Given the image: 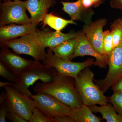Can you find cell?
I'll list each match as a JSON object with an SVG mask.
<instances>
[{
    "label": "cell",
    "mask_w": 122,
    "mask_h": 122,
    "mask_svg": "<svg viewBox=\"0 0 122 122\" xmlns=\"http://www.w3.org/2000/svg\"><path fill=\"white\" fill-rule=\"evenodd\" d=\"M93 2V6L94 8L98 7L103 2V0H92Z\"/></svg>",
    "instance_id": "obj_33"
},
{
    "label": "cell",
    "mask_w": 122,
    "mask_h": 122,
    "mask_svg": "<svg viewBox=\"0 0 122 122\" xmlns=\"http://www.w3.org/2000/svg\"><path fill=\"white\" fill-rule=\"evenodd\" d=\"M42 22L43 27L48 25L56 31H61L69 24L77 25L73 20H65L55 15L53 13L46 14Z\"/></svg>",
    "instance_id": "obj_20"
},
{
    "label": "cell",
    "mask_w": 122,
    "mask_h": 122,
    "mask_svg": "<svg viewBox=\"0 0 122 122\" xmlns=\"http://www.w3.org/2000/svg\"><path fill=\"white\" fill-rule=\"evenodd\" d=\"M110 4L113 8L122 10V0H111Z\"/></svg>",
    "instance_id": "obj_28"
},
{
    "label": "cell",
    "mask_w": 122,
    "mask_h": 122,
    "mask_svg": "<svg viewBox=\"0 0 122 122\" xmlns=\"http://www.w3.org/2000/svg\"><path fill=\"white\" fill-rule=\"evenodd\" d=\"M30 122H54L52 119L48 117L37 107H35L33 110Z\"/></svg>",
    "instance_id": "obj_24"
},
{
    "label": "cell",
    "mask_w": 122,
    "mask_h": 122,
    "mask_svg": "<svg viewBox=\"0 0 122 122\" xmlns=\"http://www.w3.org/2000/svg\"><path fill=\"white\" fill-rule=\"evenodd\" d=\"M82 6L85 9H89L93 6V2L92 0H82Z\"/></svg>",
    "instance_id": "obj_31"
},
{
    "label": "cell",
    "mask_w": 122,
    "mask_h": 122,
    "mask_svg": "<svg viewBox=\"0 0 122 122\" xmlns=\"http://www.w3.org/2000/svg\"><path fill=\"white\" fill-rule=\"evenodd\" d=\"M31 97L36 102L39 110L51 119L69 114L70 107L52 95L38 92Z\"/></svg>",
    "instance_id": "obj_9"
},
{
    "label": "cell",
    "mask_w": 122,
    "mask_h": 122,
    "mask_svg": "<svg viewBox=\"0 0 122 122\" xmlns=\"http://www.w3.org/2000/svg\"><path fill=\"white\" fill-rule=\"evenodd\" d=\"M26 10L30 16L32 23L42 22L50 8L56 4V0H26Z\"/></svg>",
    "instance_id": "obj_14"
},
{
    "label": "cell",
    "mask_w": 122,
    "mask_h": 122,
    "mask_svg": "<svg viewBox=\"0 0 122 122\" xmlns=\"http://www.w3.org/2000/svg\"><path fill=\"white\" fill-rule=\"evenodd\" d=\"M5 91L1 93L0 95V105L5 102Z\"/></svg>",
    "instance_id": "obj_34"
},
{
    "label": "cell",
    "mask_w": 122,
    "mask_h": 122,
    "mask_svg": "<svg viewBox=\"0 0 122 122\" xmlns=\"http://www.w3.org/2000/svg\"></svg>",
    "instance_id": "obj_38"
},
{
    "label": "cell",
    "mask_w": 122,
    "mask_h": 122,
    "mask_svg": "<svg viewBox=\"0 0 122 122\" xmlns=\"http://www.w3.org/2000/svg\"><path fill=\"white\" fill-rule=\"evenodd\" d=\"M95 61L93 58H89L81 62L63 60L55 56L52 50L48 48L42 63L48 68H54L58 74L69 76L75 79L81 71L93 65Z\"/></svg>",
    "instance_id": "obj_6"
},
{
    "label": "cell",
    "mask_w": 122,
    "mask_h": 122,
    "mask_svg": "<svg viewBox=\"0 0 122 122\" xmlns=\"http://www.w3.org/2000/svg\"><path fill=\"white\" fill-rule=\"evenodd\" d=\"M107 22L105 18H101L94 21L91 20L85 23L82 28V31L92 47L102 55H105L103 49V28Z\"/></svg>",
    "instance_id": "obj_12"
},
{
    "label": "cell",
    "mask_w": 122,
    "mask_h": 122,
    "mask_svg": "<svg viewBox=\"0 0 122 122\" xmlns=\"http://www.w3.org/2000/svg\"><path fill=\"white\" fill-rule=\"evenodd\" d=\"M38 24L31 23L24 25L13 24L0 26V42L17 38L36 30Z\"/></svg>",
    "instance_id": "obj_15"
},
{
    "label": "cell",
    "mask_w": 122,
    "mask_h": 122,
    "mask_svg": "<svg viewBox=\"0 0 122 122\" xmlns=\"http://www.w3.org/2000/svg\"><path fill=\"white\" fill-rule=\"evenodd\" d=\"M82 0H77L75 2L62 1V9L68 14L73 20H81L84 23L91 20L94 12L91 9H85L82 6Z\"/></svg>",
    "instance_id": "obj_16"
},
{
    "label": "cell",
    "mask_w": 122,
    "mask_h": 122,
    "mask_svg": "<svg viewBox=\"0 0 122 122\" xmlns=\"http://www.w3.org/2000/svg\"><path fill=\"white\" fill-rule=\"evenodd\" d=\"M76 33L74 52L71 58V61L77 57L91 56L95 59L93 63L94 66L106 69L108 65V55L101 54L98 53L90 44L82 30L78 31Z\"/></svg>",
    "instance_id": "obj_10"
},
{
    "label": "cell",
    "mask_w": 122,
    "mask_h": 122,
    "mask_svg": "<svg viewBox=\"0 0 122 122\" xmlns=\"http://www.w3.org/2000/svg\"><path fill=\"white\" fill-rule=\"evenodd\" d=\"M94 74L88 67L80 72L75 79V85L83 104L90 105L107 104V97L104 95L93 82Z\"/></svg>",
    "instance_id": "obj_2"
},
{
    "label": "cell",
    "mask_w": 122,
    "mask_h": 122,
    "mask_svg": "<svg viewBox=\"0 0 122 122\" xmlns=\"http://www.w3.org/2000/svg\"><path fill=\"white\" fill-rule=\"evenodd\" d=\"M58 73L54 68H48L37 61L34 65L27 68L18 77L17 81L12 86L21 93L31 97L32 94L29 87L38 81L45 83L52 81Z\"/></svg>",
    "instance_id": "obj_3"
},
{
    "label": "cell",
    "mask_w": 122,
    "mask_h": 122,
    "mask_svg": "<svg viewBox=\"0 0 122 122\" xmlns=\"http://www.w3.org/2000/svg\"><path fill=\"white\" fill-rule=\"evenodd\" d=\"M0 61L6 66L16 76L18 77L25 70L35 64L37 61L25 59L12 52L9 48L1 46Z\"/></svg>",
    "instance_id": "obj_11"
},
{
    "label": "cell",
    "mask_w": 122,
    "mask_h": 122,
    "mask_svg": "<svg viewBox=\"0 0 122 122\" xmlns=\"http://www.w3.org/2000/svg\"><path fill=\"white\" fill-rule=\"evenodd\" d=\"M113 49L112 35L110 30H107L103 32V53L108 55Z\"/></svg>",
    "instance_id": "obj_23"
},
{
    "label": "cell",
    "mask_w": 122,
    "mask_h": 122,
    "mask_svg": "<svg viewBox=\"0 0 122 122\" xmlns=\"http://www.w3.org/2000/svg\"><path fill=\"white\" fill-rule=\"evenodd\" d=\"M62 0V1H63L66 0Z\"/></svg>",
    "instance_id": "obj_36"
},
{
    "label": "cell",
    "mask_w": 122,
    "mask_h": 122,
    "mask_svg": "<svg viewBox=\"0 0 122 122\" xmlns=\"http://www.w3.org/2000/svg\"><path fill=\"white\" fill-rule=\"evenodd\" d=\"M13 82H0V88H4L7 86H12Z\"/></svg>",
    "instance_id": "obj_32"
},
{
    "label": "cell",
    "mask_w": 122,
    "mask_h": 122,
    "mask_svg": "<svg viewBox=\"0 0 122 122\" xmlns=\"http://www.w3.org/2000/svg\"><path fill=\"white\" fill-rule=\"evenodd\" d=\"M114 92L122 91V77L111 87Z\"/></svg>",
    "instance_id": "obj_29"
},
{
    "label": "cell",
    "mask_w": 122,
    "mask_h": 122,
    "mask_svg": "<svg viewBox=\"0 0 122 122\" xmlns=\"http://www.w3.org/2000/svg\"><path fill=\"white\" fill-rule=\"evenodd\" d=\"M54 122H73L71 118L69 116L57 117L53 119Z\"/></svg>",
    "instance_id": "obj_30"
},
{
    "label": "cell",
    "mask_w": 122,
    "mask_h": 122,
    "mask_svg": "<svg viewBox=\"0 0 122 122\" xmlns=\"http://www.w3.org/2000/svg\"><path fill=\"white\" fill-rule=\"evenodd\" d=\"M39 41L45 48L50 49L56 47L63 42L76 37V32H74L64 33L61 31H51L48 29L36 30Z\"/></svg>",
    "instance_id": "obj_13"
},
{
    "label": "cell",
    "mask_w": 122,
    "mask_h": 122,
    "mask_svg": "<svg viewBox=\"0 0 122 122\" xmlns=\"http://www.w3.org/2000/svg\"><path fill=\"white\" fill-rule=\"evenodd\" d=\"M76 42L75 38H72L51 49L57 57L66 61H71V58L74 53Z\"/></svg>",
    "instance_id": "obj_19"
},
{
    "label": "cell",
    "mask_w": 122,
    "mask_h": 122,
    "mask_svg": "<svg viewBox=\"0 0 122 122\" xmlns=\"http://www.w3.org/2000/svg\"><path fill=\"white\" fill-rule=\"evenodd\" d=\"M0 45L10 48L17 54L30 56L39 61H44L46 54V48L39 41L36 30L19 38L0 42Z\"/></svg>",
    "instance_id": "obj_4"
},
{
    "label": "cell",
    "mask_w": 122,
    "mask_h": 122,
    "mask_svg": "<svg viewBox=\"0 0 122 122\" xmlns=\"http://www.w3.org/2000/svg\"><path fill=\"white\" fill-rule=\"evenodd\" d=\"M36 93L41 92L52 95L70 107H79L83 104L75 85V79L58 74L52 81L38 82L34 87Z\"/></svg>",
    "instance_id": "obj_1"
},
{
    "label": "cell",
    "mask_w": 122,
    "mask_h": 122,
    "mask_svg": "<svg viewBox=\"0 0 122 122\" xmlns=\"http://www.w3.org/2000/svg\"><path fill=\"white\" fill-rule=\"evenodd\" d=\"M0 0V1H3V2H4V1H9V0ZM14 1H19V0H13Z\"/></svg>",
    "instance_id": "obj_35"
},
{
    "label": "cell",
    "mask_w": 122,
    "mask_h": 122,
    "mask_svg": "<svg viewBox=\"0 0 122 122\" xmlns=\"http://www.w3.org/2000/svg\"><path fill=\"white\" fill-rule=\"evenodd\" d=\"M105 0H103V2H104V1H105Z\"/></svg>",
    "instance_id": "obj_37"
},
{
    "label": "cell",
    "mask_w": 122,
    "mask_h": 122,
    "mask_svg": "<svg viewBox=\"0 0 122 122\" xmlns=\"http://www.w3.org/2000/svg\"><path fill=\"white\" fill-rule=\"evenodd\" d=\"M68 116L73 122H100L102 120L93 113L89 106L83 103L79 107H70Z\"/></svg>",
    "instance_id": "obj_17"
},
{
    "label": "cell",
    "mask_w": 122,
    "mask_h": 122,
    "mask_svg": "<svg viewBox=\"0 0 122 122\" xmlns=\"http://www.w3.org/2000/svg\"><path fill=\"white\" fill-rule=\"evenodd\" d=\"M0 76L5 79L14 83H16L18 79V77L1 61H0Z\"/></svg>",
    "instance_id": "obj_25"
},
{
    "label": "cell",
    "mask_w": 122,
    "mask_h": 122,
    "mask_svg": "<svg viewBox=\"0 0 122 122\" xmlns=\"http://www.w3.org/2000/svg\"><path fill=\"white\" fill-rule=\"evenodd\" d=\"M93 113H100L103 119L107 122H122V117L116 111L114 107L110 103L107 105H100L98 107L96 105L89 106Z\"/></svg>",
    "instance_id": "obj_18"
},
{
    "label": "cell",
    "mask_w": 122,
    "mask_h": 122,
    "mask_svg": "<svg viewBox=\"0 0 122 122\" xmlns=\"http://www.w3.org/2000/svg\"><path fill=\"white\" fill-rule=\"evenodd\" d=\"M0 122H6V119L8 112V108L5 103L0 105Z\"/></svg>",
    "instance_id": "obj_27"
},
{
    "label": "cell",
    "mask_w": 122,
    "mask_h": 122,
    "mask_svg": "<svg viewBox=\"0 0 122 122\" xmlns=\"http://www.w3.org/2000/svg\"><path fill=\"white\" fill-rule=\"evenodd\" d=\"M7 118L13 122H28L24 119L19 115L13 113V112L9 111L8 112V114H7Z\"/></svg>",
    "instance_id": "obj_26"
},
{
    "label": "cell",
    "mask_w": 122,
    "mask_h": 122,
    "mask_svg": "<svg viewBox=\"0 0 122 122\" xmlns=\"http://www.w3.org/2000/svg\"><path fill=\"white\" fill-rule=\"evenodd\" d=\"M5 92L6 104L9 111L19 115L29 121L35 107H37L36 102L31 97L21 93L12 86L4 87Z\"/></svg>",
    "instance_id": "obj_5"
},
{
    "label": "cell",
    "mask_w": 122,
    "mask_h": 122,
    "mask_svg": "<svg viewBox=\"0 0 122 122\" xmlns=\"http://www.w3.org/2000/svg\"><path fill=\"white\" fill-rule=\"evenodd\" d=\"M108 65L109 70L106 77L95 81L104 94L122 77V42L108 55Z\"/></svg>",
    "instance_id": "obj_8"
},
{
    "label": "cell",
    "mask_w": 122,
    "mask_h": 122,
    "mask_svg": "<svg viewBox=\"0 0 122 122\" xmlns=\"http://www.w3.org/2000/svg\"><path fill=\"white\" fill-rule=\"evenodd\" d=\"M114 92L112 96L107 97V101L112 104L117 113L122 117V91Z\"/></svg>",
    "instance_id": "obj_22"
},
{
    "label": "cell",
    "mask_w": 122,
    "mask_h": 122,
    "mask_svg": "<svg viewBox=\"0 0 122 122\" xmlns=\"http://www.w3.org/2000/svg\"><path fill=\"white\" fill-rule=\"evenodd\" d=\"M113 41V49L119 45L122 42V18L115 20L110 26Z\"/></svg>",
    "instance_id": "obj_21"
},
{
    "label": "cell",
    "mask_w": 122,
    "mask_h": 122,
    "mask_svg": "<svg viewBox=\"0 0 122 122\" xmlns=\"http://www.w3.org/2000/svg\"><path fill=\"white\" fill-rule=\"evenodd\" d=\"M25 1H7L0 5V25L32 23L31 18L26 13Z\"/></svg>",
    "instance_id": "obj_7"
}]
</instances>
